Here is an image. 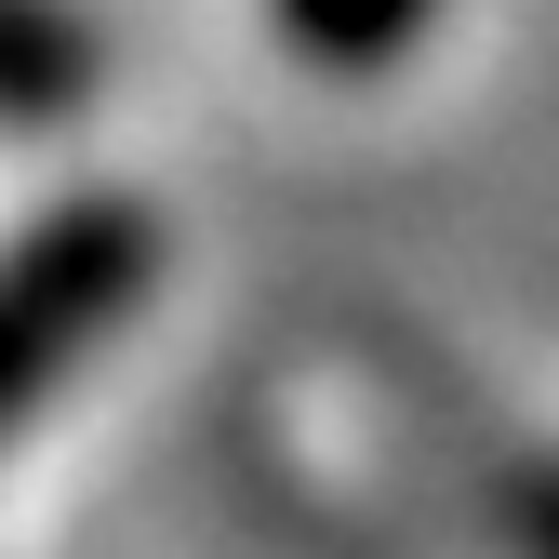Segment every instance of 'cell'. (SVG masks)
Listing matches in <instances>:
<instances>
[{
	"label": "cell",
	"instance_id": "3957f363",
	"mask_svg": "<svg viewBox=\"0 0 559 559\" xmlns=\"http://www.w3.org/2000/svg\"><path fill=\"white\" fill-rule=\"evenodd\" d=\"M266 27L294 40L307 67H333V81H373V67H400L413 40L440 27V0H266Z\"/></svg>",
	"mask_w": 559,
	"mask_h": 559
},
{
	"label": "cell",
	"instance_id": "7a4b0ae2",
	"mask_svg": "<svg viewBox=\"0 0 559 559\" xmlns=\"http://www.w3.org/2000/svg\"><path fill=\"white\" fill-rule=\"evenodd\" d=\"M94 107V27L67 0H0V133H67Z\"/></svg>",
	"mask_w": 559,
	"mask_h": 559
},
{
	"label": "cell",
	"instance_id": "6da1fadb",
	"mask_svg": "<svg viewBox=\"0 0 559 559\" xmlns=\"http://www.w3.org/2000/svg\"><path fill=\"white\" fill-rule=\"evenodd\" d=\"M160 280V227L133 200H53L0 240V440L94 360V346L133 320V294Z\"/></svg>",
	"mask_w": 559,
	"mask_h": 559
},
{
	"label": "cell",
	"instance_id": "277c9868",
	"mask_svg": "<svg viewBox=\"0 0 559 559\" xmlns=\"http://www.w3.org/2000/svg\"><path fill=\"white\" fill-rule=\"evenodd\" d=\"M479 533L507 559H559V453H493L479 479Z\"/></svg>",
	"mask_w": 559,
	"mask_h": 559
}]
</instances>
